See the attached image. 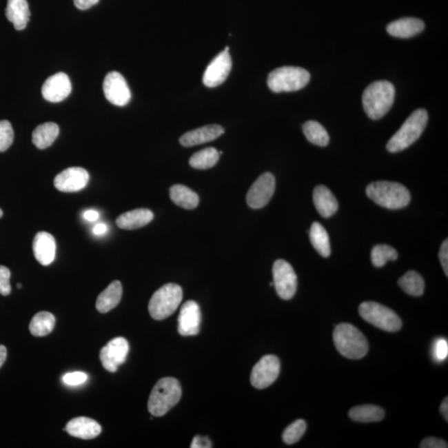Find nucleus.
<instances>
[{
  "label": "nucleus",
  "mask_w": 448,
  "mask_h": 448,
  "mask_svg": "<svg viewBox=\"0 0 448 448\" xmlns=\"http://www.w3.org/2000/svg\"><path fill=\"white\" fill-rule=\"evenodd\" d=\"M182 389L176 378H162L154 385L148 401L149 412L162 417L181 400Z\"/></svg>",
  "instance_id": "1"
},
{
  "label": "nucleus",
  "mask_w": 448,
  "mask_h": 448,
  "mask_svg": "<svg viewBox=\"0 0 448 448\" xmlns=\"http://www.w3.org/2000/svg\"><path fill=\"white\" fill-rule=\"evenodd\" d=\"M395 96L394 85L387 81H374L365 90V112L373 120L380 119L392 108Z\"/></svg>",
  "instance_id": "2"
},
{
  "label": "nucleus",
  "mask_w": 448,
  "mask_h": 448,
  "mask_svg": "<svg viewBox=\"0 0 448 448\" xmlns=\"http://www.w3.org/2000/svg\"><path fill=\"white\" fill-rule=\"evenodd\" d=\"M366 194L377 205L389 210L403 209L411 201L409 190L395 182H374L368 185Z\"/></svg>",
  "instance_id": "3"
},
{
  "label": "nucleus",
  "mask_w": 448,
  "mask_h": 448,
  "mask_svg": "<svg viewBox=\"0 0 448 448\" xmlns=\"http://www.w3.org/2000/svg\"><path fill=\"white\" fill-rule=\"evenodd\" d=\"M333 338L338 352L346 358L360 360L368 353L367 340L363 334L352 325H338L334 331Z\"/></svg>",
  "instance_id": "4"
},
{
  "label": "nucleus",
  "mask_w": 448,
  "mask_h": 448,
  "mask_svg": "<svg viewBox=\"0 0 448 448\" xmlns=\"http://www.w3.org/2000/svg\"><path fill=\"white\" fill-rule=\"evenodd\" d=\"M429 121V115L425 109H418L409 116L401 128L394 134L386 145L391 153L405 150L421 136Z\"/></svg>",
  "instance_id": "5"
},
{
  "label": "nucleus",
  "mask_w": 448,
  "mask_h": 448,
  "mask_svg": "<svg viewBox=\"0 0 448 448\" xmlns=\"http://www.w3.org/2000/svg\"><path fill=\"white\" fill-rule=\"evenodd\" d=\"M183 299V290L177 284L164 285L154 293L149 303V312L154 320L168 318L176 311Z\"/></svg>",
  "instance_id": "6"
},
{
  "label": "nucleus",
  "mask_w": 448,
  "mask_h": 448,
  "mask_svg": "<svg viewBox=\"0 0 448 448\" xmlns=\"http://www.w3.org/2000/svg\"><path fill=\"white\" fill-rule=\"evenodd\" d=\"M311 75L304 68L283 67L275 69L268 76L267 85L271 91L280 93L296 92L309 83Z\"/></svg>",
  "instance_id": "7"
},
{
  "label": "nucleus",
  "mask_w": 448,
  "mask_h": 448,
  "mask_svg": "<svg viewBox=\"0 0 448 448\" xmlns=\"http://www.w3.org/2000/svg\"><path fill=\"white\" fill-rule=\"evenodd\" d=\"M358 313L365 320L383 331L396 332L402 328V320L393 309L374 301L360 304Z\"/></svg>",
  "instance_id": "8"
},
{
  "label": "nucleus",
  "mask_w": 448,
  "mask_h": 448,
  "mask_svg": "<svg viewBox=\"0 0 448 448\" xmlns=\"http://www.w3.org/2000/svg\"><path fill=\"white\" fill-rule=\"evenodd\" d=\"M274 286L281 298L290 300L295 296L297 289V276L294 269L286 261H276L274 268Z\"/></svg>",
  "instance_id": "9"
},
{
  "label": "nucleus",
  "mask_w": 448,
  "mask_h": 448,
  "mask_svg": "<svg viewBox=\"0 0 448 448\" xmlns=\"http://www.w3.org/2000/svg\"><path fill=\"white\" fill-rule=\"evenodd\" d=\"M280 369V360L278 357L272 354L263 356L252 370V385L258 389L267 388L278 378Z\"/></svg>",
  "instance_id": "10"
},
{
  "label": "nucleus",
  "mask_w": 448,
  "mask_h": 448,
  "mask_svg": "<svg viewBox=\"0 0 448 448\" xmlns=\"http://www.w3.org/2000/svg\"><path fill=\"white\" fill-rule=\"evenodd\" d=\"M130 346L123 337L114 338L101 349L100 360L105 369L116 372L118 367L125 363L128 356Z\"/></svg>",
  "instance_id": "11"
},
{
  "label": "nucleus",
  "mask_w": 448,
  "mask_h": 448,
  "mask_svg": "<svg viewBox=\"0 0 448 448\" xmlns=\"http://www.w3.org/2000/svg\"><path fill=\"white\" fill-rule=\"evenodd\" d=\"M276 181L274 175L264 173L256 179L247 194V203L252 209L266 206L274 194Z\"/></svg>",
  "instance_id": "12"
},
{
  "label": "nucleus",
  "mask_w": 448,
  "mask_h": 448,
  "mask_svg": "<svg viewBox=\"0 0 448 448\" xmlns=\"http://www.w3.org/2000/svg\"><path fill=\"white\" fill-rule=\"evenodd\" d=\"M105 99L113 105L124 107L130 103L132 93L124 77L117 72H109L103 81Z\"/></svg>",
  "instance_id": "13"
},
{
  "label": "nucleus",
  "mask_w": 448,
  "mask_h": 448,
  "mask_svg": "<svg viewBox=\"0 0 448 448\" xmlns=\"http://www.w3.org/2000/svg\"><path fill=\"white\" fill-rule=\"evenodd\" d=\"M229 50V47H227L215 57L206 68L203 77V84L206 87L210 88L218 87L229 77L232 69V59Z\"/></svg>",
  "instance_id": "14"
},
{
  "label": "nucleus",
  "mask_w": 448,
  "mask_h": 448,
  "mask_svg": "<svg viewBox=\"0 0 448 448\" xmlns=\"http://www.w3.org/2000/svg\"><path fill=\"white\" fill-rule=\"evenodd\" d=\"M89 179L87 170L81 167H71L57 175L54 179V186L61 192H79L87 186Z\"/></svg>",
  "instance_id": "15"
},
{
  "label": "nucleus",
  "mask_w": 448,
  "mask_h": 448,
  "mask_svg": "<svg viewBox=\"0 0 448 448\" xmlns=\"http://www.w3.org/2000/svg\"><path fill=\"white\" fill-rule=\"evenodd\" d=\"M72 83L66 73L59 72L45 81L42 87L43 99L50 103H60L71 94Z\"/></svg>",
  "instance_id": "16"
},
{
  "label": "nucleus",
  "mask_w": 448,
  "mask_h": 448,
  "mask_svg": "<svg viewBox=\"0 0 448 448\" xmlns=\"http://www.w3.org/2000/svg\"><path fill=\"white\" fill-rule=\"evenodd\" d=\"M201 323V312L198 303L188 301L182 305L178 319V331L183 336L198 335Z\"/></svg>",
  "instance_id": "17"
},
{
  "label": "nucleus",
  "mask_w": 448,
  "mask_h": 448,
  "mask_svg": "<svg viewBox=\"0 0 448 448\" xmlns=\"http://www.w3.org/2000/svg\"><path fill=\"white\" fill-rule=\"evenodd\" d=\"M56 241L47 232H39L35 235L32 250L35 258L43 266H48L54 262L56 256Z\"/></svg>",
  "instance_id": "18"
},
{
  "label": "nucleus",
  "mask_w": 448,
  "mask_h": 448,
  "mask_svg": "<svg viewBox=\"0 0 448 448\" xmlns=\"http://www.w3.org/2000/svg\"><path fill=\"white\" fill-rule=\"evenodd\" d=\"M224 133V129L219 125H209L203 128L190 130L183 134L179 142L185 147L207 143L217 139Z\"/></svg>",
  "instance_id": "19"
},
{
  "label": "nucleus",
  "mask_w": 448,
  "mask_h": 448,
  "mask_svg": "<svg viewBox=\"0 0 448 448\" xmlns=\"http://www.w3.org/2000/svg\"><path fill=\"white\" fill-rule=\"evenodd\" d=\"M64 430L72 437L88 440L99 436L101 427L99 422L92 418L79 417L69 421Z\"/></svg>",
  "instance_id": "20"
},
{
  "label": "nucleus",
  "mask_w": 448,
  "mask_h": 448,
  "mask_svg": "<svg viewBox=\"0 0 448 448\" xmlns=\"http://www.w3.org/2000/svg\"><path fill=\"white\" fill-rule=\"evenodd\" d=\"M425 24L422 20L416 18H403L390 23L387 26V32L395 38L409 39L425 30Z\"/></svg>",
  "instance_id": "21"
},
{
  "label": "nucleus",
  "mask_w": 448,
  "mask_h": 448,
  "mask_svg": "<svg viewBox=\"0 0 448 448\" xmlns=\"http://www.w3.org/2000/svg\"><path fill=\"white\" fill-rule=\"evenodd\" d=\"M313 201L316 209L323 218H329L336 213L339 205L335 195L327 187L316 186L313 192Z\"/></svg>",
  "instance_id": "22"
},
{
  "label": "nucleus",
  "mask_w": 448,
  "mask_h": 448,
  "mask_svg": "<svg viewBox=\"0 0 448 448\" xmlns=\"http://www.w3.org/2000/svg\"><path fill=\"white\" fill-rule=\"evenodd\" d=\"M154 214L147 209H137L126 212L116 218V225L121 230H134L147 225L152 221Z\"/></svg>",
  "instance_id": "23"
},
{
  "label": "nucleus",
  "mask_w": 448,
  "mask_h": 448,
  "mask_svg": "<svg viewBox=\"0 0 448 448\" xmlns=\"http://www.w3.org/2000/svg\"><path fill=\"white\" fill-rule=\"evenodd\" d=\"M6 14L8 20L13 23L16 30H24L31 14L27 0H8Z\"/></svg>",
  "instance_id": "24"
},
{
  "label": "nucleus",
  "mask_w": 448,
  "mask_h": 448,
  "mask_svg": "<svg viewBox=\"0 0 448 448\" xmlns=\"http://www.w3.org/2000/svg\"><path fill=\"white\" fill-rule=\"evenodd\" d=\"M122 285L119 281H114L97 297L96 308L101 313H108L117 307L122 296Z\"/></svg>",
  "instance_id": "25"
},
{
  "label": "nucleus",
  "mask_w": 448,
  "mask_h": 448,
  "mask_svg": "<svg viewBox=\"0 0 448 448\" xmlns=\"http://www.w3.org/2000/svg\"><path fill=\"white\" fill-rule=\"evenodd\" d=\"M59 134V125L54 122H47L37 126L32 132V143L37 148L44 150L54 143Z\"/></svg>",
  "instance_id": "26"
},
{
  "label": "nucleus",
  "mask_w": 448,
  "mask_h": 448,
  "mask_svg": "<svg viewBox=\"0 0 448 448\" xmlns=\"http://www.w3.org/2000/svg\"><path fill=\"white\" fill-rule=\"evenodd\" d=\"M170 196L175 205L185 210H194L198 205V194L188 187L174 185L171 187Z\"/></svg>",
  "instance_id": "27"
},
{
  "label": "nucleus",
  "mask_w": 448,
  "mask_h": 448,
  "mask_svg": "<svg viewBox=\"0 0 448 448\" xmlns=\"http://www.w3.org/2000/svg\"><path fill=\"white\" fill-rule=\"evenodd\" d=\"M309 240L312 246L317 252L323 258H328L331 255V243L329 235L325 227L319 223H313L309 231Z\"/></svg>",
  "instance_id": "28"
},
{
  "label": "nucleus",
  "mask_w": 448,
  "mask_h": 448,
  "mask_svg": "<svg viewBox=\"0 0 448 448\" xmlns=\"http://www.w3.org/2000/svg\"><path fill=\"white\" fill-rule=\"evenodd\" d=\"M349 418L358 422H380L385 418V410L376 405H367L354 407L350 409Z\"/></svg>",
  "instance_id": "29"
},
{
  "label": "nucleus",
  "mask_w": 448,
  "mask_h": 448,
  "mask_svg": "<svg viewBox=\"0 0 448 448\" xmlns=\"http://www.w3.org/2000/svg\"><path fill=\"white\" fill-rule=\"evenodd\" d=\"M55 323V317L52 313L40 312L32 317L30 324V331L32 336H46L54 331Z\"/></svg>",
  "instance_id": "30"
},
{
  "label": "nucleus",
  "mask_w": 448,
  "mask_h": 448,
  "mask_svg": "<svg viewBox=\"0 0 448 448\" xmlns=\"http://www.w3.org/2000/svg\"><path fill=\"white\" fill-rule=\"evenodd\" d=\"M398 285L407 294L420 296L425 292V283L422 276L415 271H409L398 280Z\"/></svg>",
  "instance_id": "31"
},
{
  "label": "nucleus",
  "mask_w": 448,
  "mask_h": 448,
  "mask_svg": "<svg viewBox=\"0 0 448 448\" xmlns=\"http://www.w3.org/2000/svg\"><path fill=\"white\" fill-rule=\"evenodd\" d=\"M219 152L214 148H206L193 154L190 159V165L194 169L207 170L217 164Z\"/></svg>",
  "instance_id": "32"
},
{
  "label": "nucleus",
  "mask_w": 448,
  "mask_h": 448,
  "mask_svg": "<svg viewBox=\"0 0 448 448\" xmlns=\"http://www.w3.org/2000/svg\"><path fill=\"white\" fill-rule=\"evenodd\" d=\"M303 132L307 139L314 145L327 146L329 144V136L327 130L319 122H305L303 125Z\"/></svg>",
  "instance_id": "33"
},
{
  "label": "nucleus",
  "mask_w": 448,
  "mask_h": 448,
  "mask_svg": "<svg viewBox=\"0 0 448 448\" xmlns=\"http://www.w3.org/2000/svg\"><path fill=\"white\" fill-rule=\"evenodd\" d=\"M398 252L386 244H378L371 251V261L374 267H382L389 262L398 258Z\"/></svg>",
  "instance_id": "34"
},
{
  "label": "nucleus",
  "mask_w": 448,
  "mask_h": 448,
  "mask_svg": "<svg viewBox=\"0 0 448 448\" xmlns=\"http://www.w3.org/2000/svg\"><path fill=\"white\" fill-rule=\"evenodd\" d=\"M305 430H307V423L303 419H298L285 429L283 435L284 442L292 445L298 442L303 438Z\"/></svg>",
  "instance_id": "35"
},
{
  "label": "nucleus",
  "mask_w": 448,
  "mask_h": 448,
  "mask_svg": "<svg viewBox=\"0 0 448 448\" xmlns=\"http://www.w3.org/2000/svg\"><path fill=\"white\" fill-rule=\"evenodd\" d=\"M14 130L9 121H0V152H6L13 143Z\"/></svg>",
  "instance_id": "36"
},
{
  "label": "nucleus",
  "mask_w": 448,
  "mask_h": 448,
  "mask_svg": "<svg viewBox=\"0 0 448 448\" xmlns=\"http://www.w3.org/2000/svg\"><path fill=\"white\" fill-rule=\"evenodd\" d=\"M448 356L447 340L443 338L436 340L433 346V357L437 362L445 360Z\"/></svg>",
  "instance_id": "37"
},
{
  "label": "nucleus",
  "mask_w": 448,
  "mask_h": 448,
  "mask_svg": "<svg viewBox=\"0 0 448 448\" xmlns=\"http://www.w3.org/2000/svg\"><path fill=\"white\" fill-rule=\"evenodd\" d=\"M10 269L0 265V294L9 296L11 292Z\"/></svg>",
  "instance_id": "38"
},
{
  "label": "nucleus",
  "mask_w": 448,
  "mask_h": 448,
  "mask_svg": "<svg viewBox=\"0 0 448 448\" xmlns=\"http://www.w3.org/2000/svg\"><path fill=\"white\" fill-rule=\"evenodd\" d=\"M88 380L87 374L81 371L68 373L63 377V382L68 386H79Z\"/></svg>",
  "instance_id": "39"
},
{
  "label": "nucleus",
  "mask_w": 448,
  "mask_h": 448,
  "mask_svg": "<svg viewBox=\"0 0 448 448\" xmlns=\"http://www.w3.org/2000/svg\"><path fill=\"white\" fill-rule=\"evenodd\" d=\"M421 448H447V443L443 440L437 438H427L423 439L421 444Z\"/></svg>",
  "instance_id": "40"
},
{
  "label": "nucleus",
  "mask_w": 448,
  "mask_h": 448,
  "mask_svg": "<svg viewBox=\"0 0 448 448\" xmlns=\"http://www.w3.org/2000/svg\"><path fill=\"white\" fill-rule=\"evenodd\" d=\"M439 258L440 262L442 263V266L445 272L446 276H448V240L446 239L442 244L441 248H440L439 252Z\"/></svg>",
  "instance_id": "41"
},
{
  "label": "nucleus",
  "mask_w": 448,
  "mask_h": 448,
  "mask_svg": "<svg viewBox=\"0 0 448 448\" xmlns=\"http://www.w3.org/2000/svg\"><path fill=\"white\" fill-rule=\"evenodd\" d=\"M190 447L192 448H210L212 447L211 441L207 437L196 436L191 442Z\"/></svg>",
  "instance_id": "42"
},
{
  "label": "nucleus",
  "mask_w": 448,
  "mask_h": 448,
  "mask_svg": "<svg viewBox=\"0 0 448 448\" xmlns=\"http://www.w3.org/2000/svg\"><path fill=\"white\" fill-rule=\"evenodd\" d=\"M73 2L77 9L85 10L96 5L99 0H73Z\"/></svg>",
  "instance_id": "43"
},
{
  "label": "nucleus",
  "mask_w": 448,
  "mask_h": 448,
  "mask_svg": "<svg viewBox=\"0 0 448 448\" xmlns=\"http://www.w3.org/2000/svg\"><path fill=\"white\" fill-rule=\"evenodd\" d=\"M83 217L85 219H87L88 221L89 222H94L96 221L97 219L99 218V212L96 210H88L85 211Z\"/></svg>",
  "instance_id": "44"
},
{
  "label": "nucleus",
  "mask_w": 448,
  "mask_h": 448,
  "mask_svg": "<svg viewBox=\"0 0 448 448\" xmlns=\"http://www.w3.org/2000/svg\"><path fill=\"white\" fill-rule=\"evenodd\" d=\"M108 227L105 223H99L93 229V233L96 235H103L107 233Z\"/></svg>",
  "instance_id": "45"
},
{
  "label": "nucleus",
  "mask_w": 448,
  "mask_h": 448,
  "mask_svg": "<svg viewBox=\"0 0 448 448\" xmlns=\"http://www.w3.org/2000/svg\"><path fill=\"white\" fill-rule=\"evenodd\" d=\"M440 412L442 414L445 420L448 421V399L447 397L444 398V400L442 403L441 407H440Z\"/></svg>",
  "instance_id": "46"
},
{
  "label": "nucleus",
  "mask_w": 448,
  "mask_h": 448,
  "mask_svg": "<svg viewBox=\"0 0 448 448\" xmlns=\"http://www.w3.org/2000/svg\"><path fill=\"white\" fill-rule=\"evenodd\" d=\"M7 358V349L5 345H0V368L5 364Z\"/></svg>",
  "instance_id": "47"
},
{
  "label": "nucleus",
  "mask_w": 448,
  "mask_h": 448,
  "mask_svg": "<svg viewBox=\"0 0 448 448\" xmlns=\"http://www.w3.org/2000/svg\"><path fill=\"white\" fill-rule=\"evenodd\" d=\"M3 216V211L1 209H0V218H1Z\"/></svg>",
  "instance_id": "48"
},
{
  "label": "nucleus",
  "mask_w": 448,
  "mask_h": 448,
  "mask_svg": "<svg viewBox=\"0 0 448 448\" xmlns=\"http://www.w3.org/2000/svg\"><path fill=\"white\" fill-rule=\"evenodd\" d=\"M21 287H22V285H21V284H20V283H19V284H18V288H19V289H20V288H21Z\"/></svg>",
  "instance_id": "49"
}]
</instances>
